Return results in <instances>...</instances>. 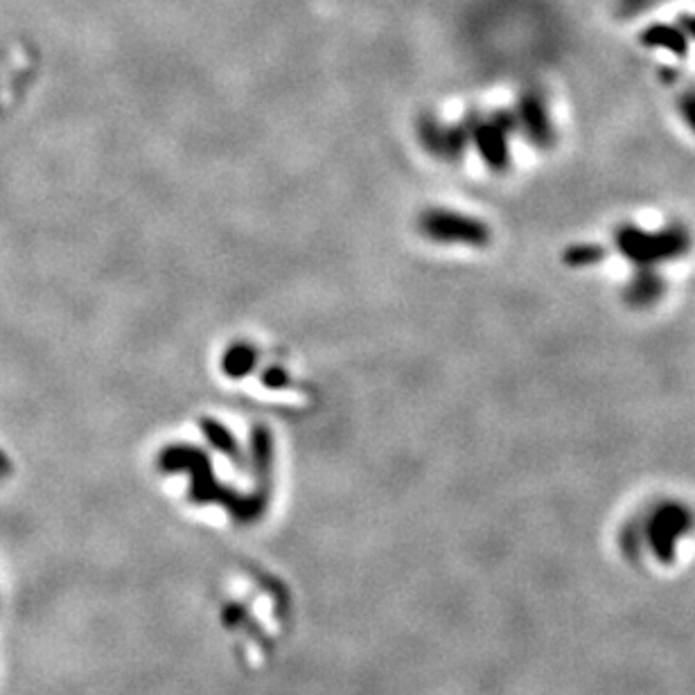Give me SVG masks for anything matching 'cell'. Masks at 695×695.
Segmentation results:
<instances>
[{
  "label": "cell",
  "instance_id": "obj_6",
  "mask_svg": "<svg viewBox=\"0 0 695 695\" xmlns=\"http://www.w3.org/2000/svg\"><path fill=\"white\" fill-rule=\"evenodd\" d=\"M666 294V280L657 274L655 269L639 267L637 274L630 278V283L626 287V301L637 307V310H644V307L655 305L657 301H662V296Z\"/></svg>",
  "mask_w": 695,
  "mask_h": 695
},
{
  "label": "cell",
  "instance_id": "obj_9",
  "mask_svg": "<svg viewBox=\"0 0 695 695\" xmlns=\"http://www.w3.org/2000/svg\"><path fill=\"white\" fill-rule=\"evenodd\" d=\"M680 113L686 125L695 134V91H686L680 100Z\"/></svg>",
  "mask_w": 695,
  "mask_h": 695
},
{
  "label": "cell",
  "instance_id": "obj_8",
  "mask_svg": "<svg viewBox=\"0 0 695 695\" xmlns=\"http://www.w3.org/2000/svg\"><path fill=\"white\" fill-rule=\"evenodd\" d=\"M605 255L607 251L598 244H574L562 253V260H565V265L578 269V267L598 265V262L605 260Z\"/></svg>",
  "mask_w": 695,
  "mask_h": 695
},
{
  "label": "cell",
  "instance_id": "obj_7",
  "mask_svg": "<svg viewBox=\"0 0 695 695\" xmlns=\"http://www.w3.org/2000/svg\"><path fill=\"white\" fill-rule=\"evenodd\" d=\"M641 41H644L646 46L671 50L677 57H684L686 52H689V39H686V34L682 30L671 28V25H650V28L641 34Z\"/></svg>",
  "mask_w": 695,
  "mask_h": 695
},
{
  "label": "cell",
  "instance_id": "obj_4",
  "mask_svg": "<svg viewBox=\"0 0 695 695\" xmlns=\"http://www.w3.org/2000/svg\"><path fill=\"white\" fill-rule=\"evenodd\" d=\"M517 129L515 116H504L492 122H477L474 125V136H477V145L481 149L486 163L492 170H506L510 161L508 152V134Z\"/></svg>",
  "mask_w": 695,
  "mask_h": 695
},
{
  "label": "cell",
  "instance_id": "obj_2",
  "mask_svg": "<svg viewBox=\"0 0 695 695\" xmlns=\"http://www.w3.org/2000/svg\"><path fill=\"white\" fill-rule=\"evenodd\" d=\"M619 253L637 269H657L666 262L680 260L691 249V235L684 226L673 224L659 231H644L639 226H621L614 235Z\"/></svg>",
  "mask_w": 695,
  "mask_h": 695
},
{
  "label": "cell",
  "instance_id": "obj_3",
  "mask_svg": "<svg viewBox=\"0 0 695 695\" xmlns=\"http://www.w3.org/2000/svg\"><path fill=\"white\" fill-rule=\"evenodd\" d=\"M515 118L517 129H522L524 136L538 149L547 152V149L556 145V127H553L547 100H544L540 93H524L522 98H519Z\"/></svg>",
  "mask_w": 695,
  "mask_h": 695
},
{
  "label": "cell",
  "instance_id": "obj_5",
  "mask_svg": "<svg viewBox=\"0 0 695 695\" xmlns=\"http://www.w3.org/2000/svg\"><path fill=\"white\" fill-rule=\"evenodd\" d=\"M431 233L443 237V240L465 242V244H486L488 228L477 219L459 217V215H438L431 219Z\"/></svg>",
  "mask_w": 695,
  "mask_h": 695
},
{
  "label": "cell",
  "instance_id": "obj_10",
  "mask_svg": "<svg viewBox=\"0 0 695 695\" xmlns=\"http://www.w3.org/2000/svg\"><path fill=\"white\" fill-rule=\"evenodd\" d=\"M682 28L684 34H689L691 39H695V16H682Z\"/></svg>",
  "mask_w": 695,
  "mask_h": 695
},
{
  "label": "cell",
  "instance_id": "obj_1",
  "mask_svg": "<svg viewBox=\"0 0 695 695\" xmlns=\"http://www.w3.org/2000/svg\"><path fill=\"white\" fill-rule=\"evenodd\" d=\"M695 529L693 510L682 501H657L632 517L621 533V549L635 562L668 565Z\"/></svg>",
  "mask_w": 695,
  "mask_h": 695
}]
</instances>
